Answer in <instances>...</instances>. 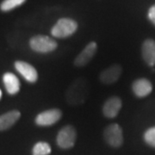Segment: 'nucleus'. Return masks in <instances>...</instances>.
<instances>
[{
	"instance_id": "16",
	"label": "nucleus",
	"mask_w": 155,
	"mask_h": 155,
	"mask_svg": "<svg viewBox=\"0 0 155 155\" xmlns=\"http://www.w3.org/2000/svg\"><path fill=\"white\" fill-rule=\"evenodd\" d=\"M144 140L149 146L155 147V127H150L145 132Z\"/></svg>"
},
{
	"instance_id": "10",
	"label": "nucleus",
	"mask_w": 155,
	"mask_h": 155,
	"mask_svg": "<svg viewBox=\"0 0 155 155\" xmlns=\"http://www.w3.org/2000/svg\"><path fill=\"white\" fill-rule=\"evenodd\" d=\"M134 93L138 97H145L152 92L153 85L147 78H139L135 80L132 85Z\"/></svg>"
},
{
	"instance_id": "13",
	"label": "nucleus",
	"mask_w": 155,
	"mask_h": 155,
	"mask_svg": "<svg viewBox=\"0 0 155 155\" xmlns=\"http://www.w3.org/2000/svg\"><path fill=\"white\" fill-rule=\"evenodd\" d=\"M3 81L9 94L15 95L20 91V81L15 74L11 72H6L3 76Z\"/></svg>"
},
{
	"instance_id": "17",
	"label": "nucleus",
	"mask_w": 155,
	"mask_h": 155,
	"mask_svg": "<svg viewBox=\"0 0 155 155\" xmlns=\"http://www.w3.org/2000/svg\"><path fill=\"white\" fill-rule=\"evenodd\" d=\"M148 18L151 22L155 24V5L152 6L148 11Z\"/></svg>"
},
{
	"instance_id": "5",
	"label": "nucleus",
	"mask_w": 155,
	"mask_h": 155,
	"mask_svg": "<svg viewBox=\"0 0 155 155\" xmlns=\"http://www.w3.org/2000/svg\"><path fill=\"white\" fill-rule=\"evenodd\" d=\"M62 116V112L59 109H51L40 113L35 118V123L38 126L48 127L60 121Z\"/></svg>"
},
{
	"instance_id": "11",
	"label": "nucleus",
	"mask_w": 155,
	"mask_h": 155,
	"mask_svg": "<svg viewBox=\"0 0 155 155\" xmlns=\"http://www.w3.org/2000/svg\"><path fill=\"white\" fill-rule=\"evenodd\" d=\"M142 57L146 63L153 67L155 65V41L153 40L147 39L142 44Z\"/></svg>"
},
{
	"instance_id": "15",
	"label": "nucleus",
	"mask_w": 155,
	"mask_h": 155,
	"mask_svg": "<svg viewBox=\"0 0 155 155\" xmlns=\"http://www.w3.org/2000/svg\"><path fill=\"white\" fill-rule=\"evenodd\" d=\"M26 0H4L0 5L2 11H10L18 6L22 5Z\"/></svg>"
},
{
	"instance_id": "7",
	"label": "nucleus",
	"mask_w": 155,
	"mask_h": 155,
	"mask_svg": "<svg viewBox=\"0 0 155 155\" xmlns=\"http://www.w3.org/2000/svg\"><path fill=\"white\" fill-rule=\"evenodd\" d=\"M97 45L95 41H91L83 49V51L76 57L74 60V65L76 67H82L86 66L90 61L92 60L95 54L97 53Z\"/></svg>"
},
{
	"instance_id": "1",
	"label": "nucleus",
	"mask_w": 155,
	"mask_h": 155,
	"mask_svg": "<svg viewBox=\"0 0 155 155\" xmlns=\"http://www.w3.org/2000/svg\"><path fill=\"white\" fill-rule=\"evenodd\" d=\"M78 24L70 18H61L51 29V34L56 38H67L77 31Z\"/></svg>"
},
{
	"instance_id": "9",
	"label": "nucleus",
	"mask_w": 155,
	"mask_h": 155,
	"mask_svg": "<svg viewBox=\"0 0 155 155\" xmlns=\"http://www.w3.org/2000/svg\"><path fill=\"white\" fill-rule=\"evenodd\" d=\"M122 100L119 97H111L103 107V113L107 118H115L122 108Z\"/></svg>"
},
{
	"instance_id": "4",
	"label": "nucleus",
	"mask_w": 155,
	"mask_h": 155,
	"mask_svg": "<svg viewBox=\"0 0 155 155\" xmlns=\"http://www.w3.org/2000/svg\"><path fill=\"white\" fill-rule=\"evenodd\" d=\"M106 142L112 147H120L123 143V134L122 127L117 123H112L106 127L104 132Z\"/></svg>"
},
{
	"instance_id": "14",
	"label": "nucleus",
	"mask_w": 155,
	"mask_h": 155,
	"mask_svg": "<svg viewBox=\"0 0 155 155\" xmlns=\"http://www.w3.org/2000/svg\"><path fill=\"white\" fill-rule=\"evenodd\" d=\"M51 153V147L48 143L41 141L34 146L32 153L33 155H48Z\"/></svg>"
},
{
	"instance_id": "2",
	"label": "nucleus",
	"mask_w": 155,
	"mask_h": 155,
	"mask_svg": "<svg viewBox=\"0 0 155 155\" xmlns=\"http://www.w3.org/2000/svg\"><path fill=\"white\" fill-rule=\"evenodd\" d=\"M29 46L35 52L47 54L54 51L58 44L54 39L49 36L39 35L30 39Z\"/></svg>"
},
{
	"instance_id": "6",
	"label": "nucleus",
	"mask_w": 155,
	"mask_h": 155,
	"mask_svg": "<svg viewBox=\"0 0 155 155\" xmlns=\"http://www.w3.org/2000/svg\"><path fill=\"white\" fill-rule=\"evenodd\" d=\"M15 68L29 83H35L38 79L36 69L28 62L18 61L15 62Z\"/></svg>"
},
{
	"instance_id": "3",
	"label": "nucleus",
	"mask_w": 155,
	"mask_h": 155,
	"mask_svg": "<svg viewBox=\"0 0 155 155\" xmlns=\"http://www.w3.org/2000/svg\"><path fill=\"white\" fill-rule=\"evenodd\" d=\"M77 139L76 129L72 125H67L61 128L57 134L56 141L62 149H70L75 145Z\"/></svg>"
},
{
	"instance_id": "8",
	"label": "nucleus",
	"mask_w": 155,
	"mask_h": 155,
	"mask_svg": "<svg viewBox=\"0 0 155 155\" xmlns=\"http://www.w3.org/2000/svg\"><path fill=\"white\" fill-rule=\"evenodd\" d=\"M122 72V68L119 64H114L100 73L99 78L101 82L105 84H111L116 83L119 79Z\"/></svg>"
},
{
	"instance_id": "18",
	"label": "nucleus",
	"mask_w": 155,
	"mask_h": 155,
	"mask_svg": "<svg viewBox=\"0 0 155 155\" xmlns=\"http://www.w3.org/2000/svg\"><path fill=\"white\" fill-rule=\"evenodd\" d=\"M1 97H2V91L0 90V99H1Z\"/></svg>"
},
{
	"instance_id": "12",
	"label": "nucleus",
	"mask_w": 155,
	"mask_h": 155,
	"mask_svg": "<svg viewBox=\"0 0 155 155\" xmlns=\"http://www.w3.org/2000/svg\"><path fill=\"white\" fill-rule=\"evenodd\" d=\"M21 113L18 110H11L0 116V131L9 129L19 120Z\"/></svg>"
}]
</instances>
